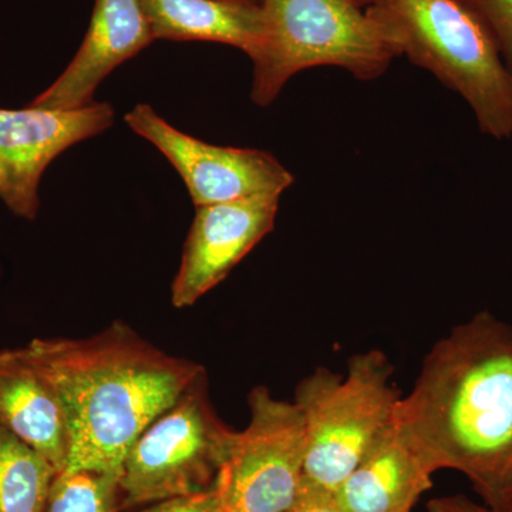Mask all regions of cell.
<instances>
[{
	"mask_svg": "<svg viewBox=\"0 0 512 512\" xmlns=\"http://www.w3.org/2000/svg\"><path fill=\"white\" fill-rule=\"evenodd\" d=\"M393 421L433 473L464 474L490 504L512 478V326L480 312L451 329Z\"/></svg>",
	"mask_w": 512,
	"mask_h": 512,
	"instance_id": "6da1fadb",
	"label": "cell"
},
{
	"mask_svg": "<svg viewBox=\"0 0 512 512\" xmlns=\"http://www.w3.org/2000/svg\"><path fill=\"white\" fill-rule=\"evenodd\" d=\"M59 394L70 434L66 470L123 473L137 437L207 376L116 320L84 339H33L26 346Z\"/></svg>",
	"mask_w": 512,
	"mask_h": 512,
	"instance_id": "7a4b0ae2",
	"label": "cell"
},
{
	"mask_svg": "<svg viewBox=\"0 0 512 512\" xmlns=\"http://www.w3.org/2000/svg\"><path fill=\"white\" fill-rule=\"evenodd\" d=\"M264 39L254 63L251 99L274 103L292 76L332 66L356 79H379L400 57L392 32L356 0H258Z\"/></svg>",
	"mask_w": 512,
	"mask_h": 512,
	"instance_id": "3957f363",
	"label": "cell"
},
{
	"mask_svg": "<svg viewBox=\"0 0 512 512\" xmlns=\"http://www.w3.org/2000/svg\"><path fill=\"white\" fill-rule=\"evenodd\" d=\"M367 9L390 29L400 55L463 97L485 136L512 138V73L473 10L461 0H389Z\"/></svg>",
	"mask_w": 512,
	"mask_h": 512,
	"instance_id": "277c9868",
	"label": "cell"
},
{
	"mask_svg": "<svg viewBox=\"0 0 512 512\" xmlns=\"http://www.w3.org/2000/svg\"><path fill=\"white\" fill-rule=\"evenodd\" d=\"M393 365L382 350L356 353L345 376L316 367L295 389L305 421L301 487L333 494L355 470L380 433L392 423L400 393Z\"/></svg>",
	"mask_w": 512,
	"mask_h": 512,
	"instance_id": "5b68a950",
	"label": "cell"
},
{
	"mask_svg": "<svg viewBox=\"0 0 512 512\" xmlns=\"http://www.w3.org/2000/svg\"><path fill=\"white\" fill-rule=\"evenodd\" d=\"M238 431L218 417L207 376L168 407L128 450L121 473V508L156 504L210 490Z\"/></svg>",
	"mask_w": 512,
	"mask_h": 512,
	"instance_id": "8992f818",
	"label": "cell"
},
{
	"mask_svg": "<svg viewBox=\"0 0 512 512\" xmlns=\"http://www.w3.org/2000/svg\"><path fill=\"white\" fill-rule=\"evenodd\" d=\"M249 421L217 485L228 512H286L295 504L305 468V421L295 402L276 399L266 386L248 396Z\"/></svg>",
	"mask_w": 512,
	"mask_h": 512,
	"instance_id": "52a82bcc",
	"label": "cell"
},
{
	"mask_svg": "<svg viewBox=\"0 0 512 512\" xmlns=\"http://www.w3.org/2000/svg\"><path fill=\"white\" fill-rule=\"evenodd\" d=\"M124 120L174 165L195 207L281 197L293 184V175L272 154L256 148L212 146L177 130L148 104H137Z\"/></svg>",
	"mask_w": 512,
	"mask_h": 512,
	"instance_id": "ba28073f",
	"label": "cell"
},
{
	"mask_svg": "<svg viewBox=\"0 0 512 512\" xmlns=\"http://www.w3.org/2000/svg\"><path fill=\"white\" fill-rule=\"evenodd\" d=\"M114 114L109 103L69 111L0 109V200L18 217L35 220L46 168L74 144L109 130Z\"/></svg>",
	"mask_w": 512,
	"mask_h": 512,
	"instance_id": "9c48e42d",
	"label": "cell"
},
{
	"mask_svg": "<svg viewBox=\"0 0 512 512\" xmlns=\"http://www.w3.org/2000/svg\"><path fill=\"white\" fill-rule=\"evenodd\" d=\"M279 198L252 197L195 207L180 269L171 285L175 308L200 301L274 231Z\"/></svg>",
	"mask_w": 512,
	"mask_h": 512,
	"instance_id": "30bf717a",
	"label": "cell"
},
{
	"mask_svg": "<svg viewBox=\"0 0 512 512\" xmlns=\"http://www.w3.org/2000/svg\"><path fill=\"white\" fill-rule=\"evenodd\" d=\"M154 40L141 0H96L79 52L28 106L57 111L90 106L99 84Z\"/></svg>",
	"mask_w": 512,
	"mask_h": 512,
	"instance_id": "8fae6325",
	"label": "cell"
},
{
	"mask_svg": "<svg viewBox=\"0 0 512 512\" xmlns=\"http://www.w3.org/2000/svg\"><path fill=\"white\" fill-rule=\"evenodd\" d=\"M0 427L66 470L70 434L55 387L36 365L28 349L0 352Z\"/></svg>",
	"mask_w": 512,
	"mask_h": 512,
	"instance_id": "7c38bea8",
	"label": "cell"
},
{
	"mask_svg": "<svg viewBox=\"0 0 512 512\" xmlns=\"http://www.w3.org/2000/svg\"><path fill=\"white\" fill-rule=\"evenodd\" d=\"M433 474L392 420L332 497L342 512H412Z\"/></svg>",
	"mask_w": 512,
	"mask_h": 512,
	"instance_id": "4fadbf2b",
	"label": "cell"
},
{
	"mask_svg": "<svg viewBox=\"0 0 512 512\" xmlns=\"http://www.w3.org/2000/svg\"><path fill=\"white\" fill-rule=\"evenodd\" d=\"M154 39L215 42L252 59L264 39L258 3L237 0H141Z\"/></svg>",
	"mask_w": 512,
	"mask_h": 512,
	"instance_id": "5bb4252c",
	"label": "cell"
},
{
	"mask_svg": "<svg viewBox=\"0 0 512 512\" xmlns=\"http://www.w3.org/2000/svg\"><path fill=\"white\" fill-rule=\"evenodd\" d=\"M57 474L39 451L0 427V512H45Z\"/></svg>",
	"mask_w": 512,
	"mask_h": 512,
	"instance_id": "9a60e30c",
	"label": "cell"
},
{
	"mask_svg": "<svg viewBox=\"0 0 512 512\" xmlns=\"http://www.w3.org/2000/svg\"><path fill=\"white\" fill-rule=\"evenodd\" d=\"M121 473L64 470L57 474L45 512H119Z\"/></svg>",
	"mask_w": 512,
	"mask_h": 512,
	"instance_id": "2e32d148",
	"label": "cell"
},
{
	"mask_svg": "<svg viewBox=\"0 0 512 512\" xmlns=\"http://www.w3.org/2000/svg\"><path fill=\"white\" fill-rule=\"evenodd\" d=\"M476 13L493 36L501 57L512 73V0H461Z\"/></svg>",
	"mask_w": 512,
	"mask_h": 512,
	"instance_id": "e0dca14e",
	"label": "cell"
},
{
	"mask_svg": "<svg viewBox=\"0 0 512 512\" xmlns=\"http://www.w3.org/2000/svg\"><path fill=\"white\" fill-rule=\"evenodd\" d=\"M222 497L217 483L210 490L202 493L188 495V497L171 498L151 504L143 512H220L222 510Z\"/></svg>",
	"mask_w": 512,
	"mask_h": 512,
	"instance_id": "ac0fdd59",
	"label": "cell"
},
{
	"mask_svg": "<svg viewBox=\"0 0 512 512\" xmlns=\"http://www.w3.org/2000/svg\"><path fill=\"white\" fill-rule=\"evenodd\" d=\"M286 512H342L333 501L332 494L301 487L295 504Z\"/></svg>",
	"mask_w": 512,
	"mask_h": 512,
	"instance_id": "d6986e66",
	"label": "cell"
},
{
	"mask_svg": "<svg viewBox=\"0 0 512 512\" xmlns=\"http://www.w3.org/2000/svg\"><path fill=\"white\" fill-rule=\"evenodd\" d=\"M427 512H497L485 504H478L466 495L437 497L427 503Z\"/></svg>",
	"mask_w": 512,
	"mask_h": 512,
	"instance_id": "ffe728a7",
	"label": "cell"
},
{
	"mask_svg": "<svg viewBox=\"0 0 512 512\" xmlns=\"http://www.w3.org/2000/svg\"><path fill=\"white\" fill-rule=\"evenodd\" d=\"M488 507L497 512H512V478L510 483L505 485L504 490L488 504Z\"/></svg>",
	"mask_w": 512,
	"mask_h": 512,
	"instance_id": "44dd1931",
	"label": "cell"
},
{
	"mask_svg": "<svg viewBox=\"0 0 512 512\" xmlns=\"http://www.w3.org/2000/svg\"><path fill=\"white\" fill-rule=\"evenodd\" d=\"M356 2L362 5L363 8H370V6L384 5V3L389 2V0H356Z\"/></svg>",
	"mask_w": 512,
	"mask_h": 512,
	"instance_id": "7402d4cb",
	"label": "cell"
},
{
	"mask_svg": "<svg viewBox=\"0 0 512 512\" xmlns=\"http://www.w3.org/2000/svg\"><path fill=\"white\" fill-rule=\"evenodd\" d=\"M237 2H252V3H255L254 0H237Z\"/></svg>",
	"mask_w": 512,
	"mask_h": 512,
	"instance_id": "603a6c76",
	"label": "cell"
},
{
	"mask_svg": "<svg viewBox=\"0 0 512 512\" xmlns=\"http://www.w3.org/2000/svg\"><path fill=\"white\" fill-rule=\"evenodd\" d=\"M220 512H228V511H225L224 508H222V510Z\"/></svg>",
	"mask_w": 512,
	"mask_h": 512,
	"instance_id": "cb8c5ba5",
	"label": "cell"
},
{
	"mask_svg": "<svg viewBox=\"0 0 512 512\" xmlns=\"http://www.w3.org/2000/svg\"><path fill=\"white\" fill-rule=\"evenodd\" d=\"M255 3H258V0H254Z\"/></svg>",
	"mask_w": 512,
	"mask_h": 512,
	"instance_id": "d4e9b609",
	"label": "cell"
}]
</instances>
